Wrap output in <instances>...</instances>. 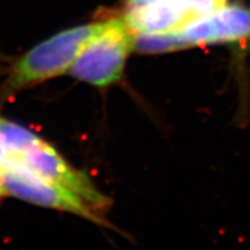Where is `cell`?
<instances>
[{"label":"cell","instance_id":"8992f818","mask_svg":"<svg viewBox=\"0 0 250 250\" xmlns=\"http://www.w3.org/2000/svg\"><path fill=\"white\" fill-rule=\"evenodd\" d=\"M12 159L23 164L43 179L76 193L99 214L102 215L110 206V199L99 191L85 173L68 165L64 158L43 139H40L27 151Z\"/></svg>","mask_w":250,"mask_h":250},{"label":"cell","instance_id":"ba28073f","mask_svg":"<svg viewBox=\"0 0 250 250\" xmlns=\"http://www.w3.org/2000/svg\"><path fill=\"white\" fill-rule=\"evenodd\" d=\"M9 155L7 149L5 147L4 140H2L1 132H0V165H2L6 160H8Z\"/></svg>","mask_w":250,"mask_h":250},{"label":"cell","instance_id":"277c9868","mask_svg":"<svg viewBox=\"0 0 250 250\" xmlns=\"http://www.w3.org/2000/svg\"><path fill=\"white\" fill-rule=\"evenodd\" d=\"M0 184L6 195L30 204L68 212L95 224L105 223L101 214L94 211L76 193L43 179L12 158L0 165Z\"/></svg>","mask_w":250,"mask_h":250},{"label":"cell","instance_id":"6da1fadb","mask_svg":"<svg viewBox=\"0 0 250 250\" xmlns=\"http://www.w3.org/2000/svg\"><path fill=\"white\" fill-rule=\"evenodd\" d=\"M247 39H250V8L227 4L177 31L136 35L134 50L142 54H162Z\"/></svg>","mask_w":250,"mask_h":250},{"label":"cell","instance_id":"9c48e42d","mask_svg":"<svg viewBox=\"0 0 250 250\" xmlns=\"http://www.w3.org/2000/svg\"><path fill=\"white\" fill-rule=\"evenodd\" d=\"M4 196H7V195H6L4 188H2L1 184H0V198H1V197H4Z\"/></svg>","mask_w":250,"mask_h":250},{"label":"cell","instance_id":"3957f363","mask_svg":"<svg viewBox=\"0 0 250 250\" xmlns=\"http://www.w3.org/2000/svg\"><path fill=\"white\" fill-rule=\"evenodd\" d=\"M99 22L62 30L23 55L12 67L6 88L19 90L68 72Z\"/></svg>","mask_w":250,"mask_h":250},{"label":"cell","instance_id":"52a82bcc","mask_svg":"<svg viewBox=\"0 0 250 250\" xmlns=\"http://www.w3.org/2000/svg\"><path fill=\"white\" fill-rule=\"evenodd\" d=\"M0 132L9 158H15L27 151L41 139L29 130L0 117Z\"/></svg>","mask_w":250,"mask_h":250},{"label":"cell","instance_id":"5b68a950","mask_svg":"<svg viewBox=\"0 0 250 250\" xmlns=\"http://www.w3.org/2000/svg\"><path fill=\"white\" fill-rule=\"evenodd\" d=\"M227 4V0H127L123 18L134 35H156L182 29Z\"/></svg>","mask_w":250,"mask_h":250},{"label":"cell","instance_id":"7a4b0ae2","mask_svg":"<svg viewBox=\"0 0 250 250\" xmlns=\"http://www.w3.org/2000/svg\"><path fill=\"white\" fill-rule=\"evenodd\" d=\"M136 35L124 18L99 21L67 73L89 85L104 87L123 76L126 59L134 50Z\"/></svg>","mask_w":250,"mask_h":250}]
</instances>
